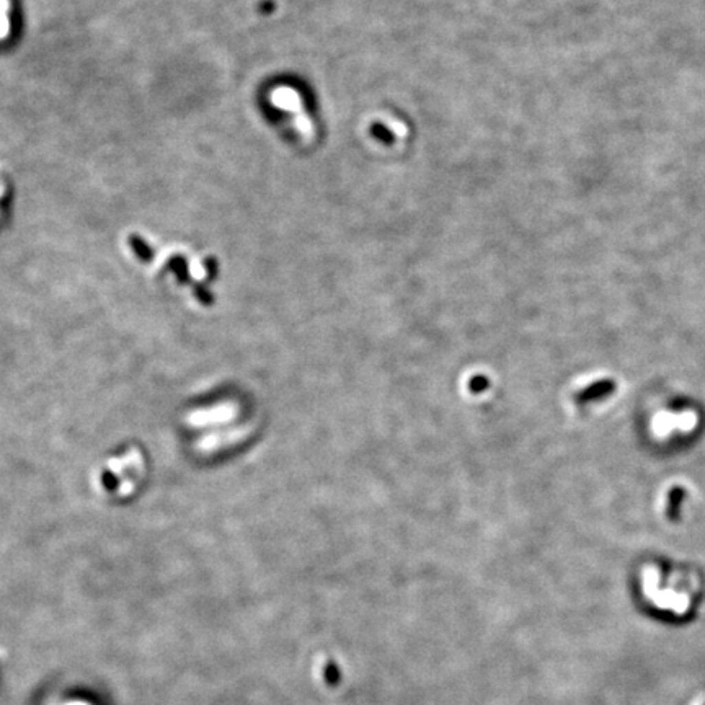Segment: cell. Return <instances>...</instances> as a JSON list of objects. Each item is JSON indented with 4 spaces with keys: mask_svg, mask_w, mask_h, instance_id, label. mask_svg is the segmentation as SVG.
<instances>
[{
    "mask_svg": "<svg viewBox=\"0 0 705 705\" xmlns=\"http://www.w3.org/2000/svg\"><path fill=\"white\" fill-rule=\"evenodd\" d=\"M7 10H8V0H0V39L5 38L8 33Z\"/></svg>",
    "mask_w": 705,
    "mask_h": 705,
    "instance_id": "6da1fadb",
    "label": "cell"
}]
</instances>
